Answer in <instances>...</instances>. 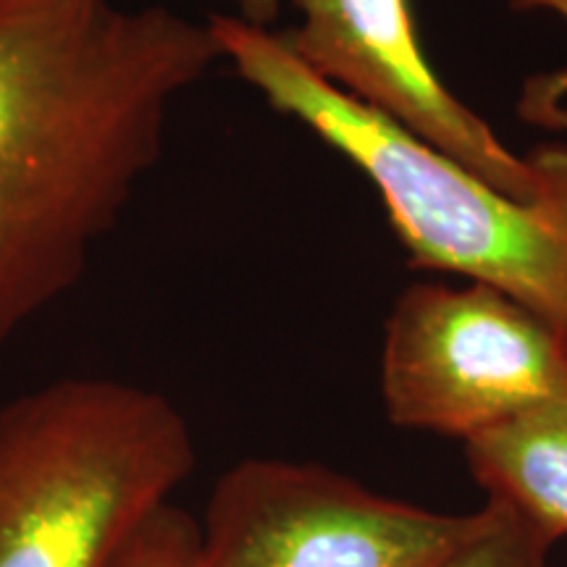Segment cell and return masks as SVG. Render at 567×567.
<instances>
[{
    "instance_id": "1",
    "label": "cell",
    "mask_w": 567,
    "mask_h": 567,
    "mask_svg": "<svg viewBox=\"0 0 567 567\" xmlns=\"http://www.w3.org/2000/svg\"><path fill=\"white\" fill-rule=\"evenodd\" d=\"M218 59L166 6L0 0V344L82 281Z\"/></svg>"
},
{
    "instance_id": "2",
    "label": "cell",
    "mask_w": 567,
    "mask_h": 567,
    "mask_svg": "<svg viewBox=\"0 0 567 567\" xmlns=\"http://www.w3.org/2000/svg\"><path fill=\"white\" fill-rule=\"evenodd\" d=\"M208 30L221 59L271 109L308 126L371 179L417 266L499 289L567 339V137L538 147L542 187L515 197L326 82L281 32L234 13L210 17ZM523 113L567 132V111L538 80L526 87Z\"/></svg>"
},
{
    "instance_id": "3",
    "label": "cell",
    "mask_w": 567,
    "mask_h": 567,
    "mask_svg": "<svg viewBox=\"0 0 567 567\" xmlns=\"http://www.w3.org/2000/svg\"><path fill=\"white\" fill-rule=\"evenodd\" d=\"M166 394L66 375L0 405V567H118L195 471Z\"/></svg>"
},
{
    "instance_id": "4",
    "label": "cell",
    "mask_w": 567,
    "mask_h": 567,
    "mask_svg": "<svg viewBox=\"0 0 567 567\" xmlns=\"http://www.w3.org/2000/svg\"><path fill=\"white\" fill-rule=\"evenodd\" d=\"M381 392L394 425L467 442L567 396V339L486 284H415L389 316Z\"/></svg>"
},
{
    "instance_id": "5",
    "label": "cell",
    "mask_w": 567,
    "mask_h": 567,
    "mask_svg": "<svg viewBox=\"0 0 567 567\" xmlns=\"http://www.w3.org/2000/svg\"><path fill=\"white\" fill-rule=\"evenodd\" d=\"M481 509L439 515L318 463L250 457L213 486L195 567H442Z\"/></svg>"
},
{
    "instance_id": "6",
    "label": "cell",
    "mask_w": 567,
    "mask_h": 567,
    "mask_svg": "<svg viewBox=\"0 0 567 567\" xmlns=\"http://www.w3.org/2000/svg\"><path fill=\"white\" fill-rule=\"evenodd\" d=\"M300 27L281 32L305 66L515 197L542 187L534 153L517 158L444 87L425 59L408 0H295Z\"/></svg>"
},
{
    "instance_id": "7",
    "label": "cell",
    "mask_w": 567,
    "mask_h": 567,
    "mask_svg": "<svg viewBox=\"0 0 567 567\" xmlns=\"http://www.w3.org/2000/svg\"><path fill=\"white\" fill-rule=\"evenodd\" d=\"M465 457L488 499L549 544L567 536V396L467 439Z\"/></svg>"
},
{
    "instance_id": "8",
    "label": "cell",
    "mask_w": 567,
    "mask_h": 567,
    "mask_svg": "<svg viewBox=\"0 0 567 567\" xmlns=\"http://www.w3.org/2000/svg\"><path fill=\"white\" fill-rule=\"evenodd\" d=\"M551 544L502 502L488 499L481 523L442 567H549Z\"/></svg>"
},
{
    "instance_id": "9",
    "label": "cell",
    "mask_w": 567,
    "mask_h": 567,
    "mask_svg": "<svg viewBox=\"0 0 567 567\" xmlns=\"http://www.w3.org/2000/svg\"><path fill=\"white\" fill-rule=\"evenodd\" d=\"M197 538L200 528L195 517L166 505L147 523L118 567H195Z\"/></svg>"
},
{
    "instance_id": "10",
    "label": "cell",
    "mask_w": 567,
    "mask_h": 567,
    "mask_svg": "<svg viewBox=\"0 0 567 567\" xmlns=\"http://www.w3.org/2000/svg\"><path fill=\"white\" fill-rule=\"evenodd\" d=\"M234 9V17L255 27H271L281 11V0H224Z\"/></svg>"
},
{
    "instance_id": "11",
    "label": "cell",
    "mask_w": 567,
    "mask_h": 567,
    "mask_svg": "<svg viewBox=\"0 0 567 567\" xmlns=\"http://www.w3.org/2000/svg\"><path fill=\"white\" fill-rule=\"evenodd\" d=\"M513 3V9H520V11H549V13H557L559 19L567 21V0H509ZM547 87L549 92H555V95L563 97V92H567V74L565 76H555V80H538Z\"/></svg>"
}]
</instances>
